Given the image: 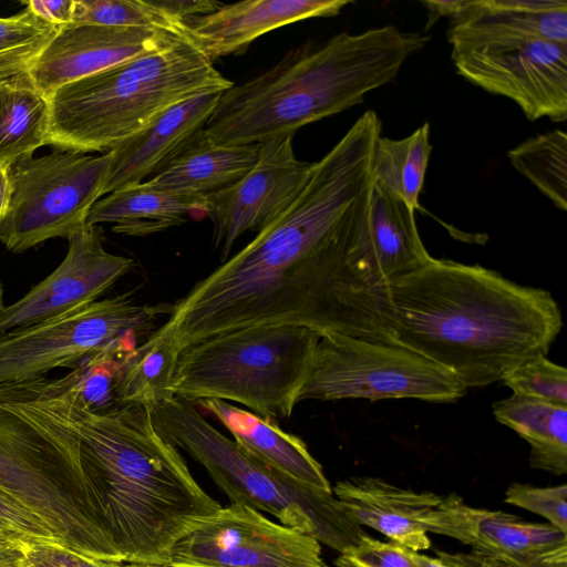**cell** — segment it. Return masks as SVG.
<instances>
[{"label":"cell","instance_id":"obj_1","mask_svg":"<svg viewBox=\"0 0 567 567\" xmlns=\"http://www.w3.org/2000/svg\"><path fill=\"white\" fill-rule=\"evenodd\" d=\"M370 203L358 172L319 159L284 215L171 305L155 331L179 352L262 324L394 343L389 292L370 287L352 264Z\"/></svg>","mask_w":567,"mask_h":567},{"label":"cell","instance_id":"obj_2","mask_svg":"<svg viewBox=\"0 0 567 567\" xmlns=\"http://www.w3.org/2000/svg\"><path fill=\"white\" fill-rule=\"evenodd\" d=\"M0 405L73 455L84 509L110 561L168 564L174 546L221 508L156 430L150 409L92 410L74 369L59 379L0 384Z\"/></svg>","mask_w":567,"mask_h":567},{"label":"cell","instance_id":"obj_3","mask_svg":"<svg viewBox=\"0 0 567 567\" xmlns=\"http://www.w3.org/2000/svg\"><path fill=\"white\" fill-rule=\"evenodd\" d=\"M388 292L393 342L466 388L502 381L525 361L547 355L563 327L549 291L481 265L433 258Z\"/></svg>","mask_w":567,"mask_h":567},{"label":"cell","instance_id":"obj_4","mask_svg":"<svg viewBox=\"0 0 567 567\" xmlns=\"http://www.w3.org/2000/svg\"><path fill=\"white\" fill-rule=\"evenodd\" d=\"M430 40L393 25L341 32L289 51L269 70L221 92L202 133L221 144H257L363 102Z\"/></svg>","mask_w":567,"mask_h":567},{"label":"cell","instance_id":"obj_5","mask_svg":"<svg viewBox=\"0 0 567 567\" xmlns=\"http://www.w3.org/2000/svg\"><path fill=\"white\" fill-rule=\"evenodd\" d=\"M231 85L192 42L179 37L163 49L51 93L47 145L82 153L109 151L177 102Z\"/></svg>","mask_w":567,"mask_h":567},{"label":"cell","instance_id":"obj_6","mask_svg":"<svg viewBox=\"0 0 567 567\" xmlns=\"http://www.w3.org/2000/svg\"><path fill=\"white\" fill-rule=\"evenodd\" d=\"M320 336L298 326L262 324L216 334L185 348L171 391L196 403H240L271 419L289 417Z\"/></svg>","mask_w":567,"mask_h":567},{"label":"cell","instance_id":"obj_7","mask_svg":"<svg viewBox=\"0 0 567 567\" xmlns=\"http://www.w3.org/2000/svg\"><path fill=\"white\" fill-rule=\"evenodd\" d=\"M151 414L159 434L199 463L230 504L270 514L317 539L333 519L332 494L306 488L259 462L217 431L194 402L172 396Z\"/></svg>","mask_w":567,"mask_h":567},{"label":"cell","instance_id":"obj_8","mask_svg":"<svg viewBox=\"0 0 567 567\" xmlns=\"http://www.w3.org/2000/svg\"><path fill=\"white\" fill-rule=\"evenodd\" d=\"M0 488L41 517L63 547L107 560L81 499L75 458L35 424L3 405Z\"/></svg>","mask_w":567,"mask_h":567},{"label":"cell","instance_id":"obj_9","mask_svg":"<svg viewBox=\"0 0 567 567\" xmlns=\"http://www.w3.org/2000/svg\"><path fill=\"white\" fill-rule=\"evenodd\" d=\"M171 306H141L117 295L0 337V384L40 379L56 368L79 367L112 349H135Z\"/></svg>","mask_w":567,"mask_h":567},{"label":"cell","instance_id":"obj_10","mask_svg":"<svg viewBox=\"0 0 567 567\" xmlns=\"http://www.w3.org/2000/svg\"><path fill=\"white\" fill-rule=\"evenodd\" d=\"M466 389L445 369L399 344L331 336L319 339L298 400L453 403Z\"/></svg>","mask_w":567,"mask_h":567},{"label":"cell","instance_id":"obj_11","mask_svg":"<svg viewBox=\"0 0 567 567\" xmlns=\"http://www.w3.org/2000/svg\"><path fill=\"white\" fill-rule=\"evenodd\" d=\"M110 154L56 150L24 158L8 169L10 199L0 223V241L22 252L48 239H68L86 224L101 196Z\"/></svg>","mask_w":567,"mask_h":567},{"label":"cell","instance_id":"obj_12","mask_svg":"<svg viewBox=\"0 0 567 567\" xmlns=\"http://www.w3.org/2000/svg\"><path fill=\"white\" fill-rule=\"evenodd\" d=\"M456 73L512 100L529 121L567 117V44L512 37L451 44Z\"/></svg>","mask_w":567,"mask_h":567},{"label":"cell","instance_id":"obj_13","mask_svg":"<svg viewBox=\"0 0 567 567\" xmlns=\"http://www.w3.org/2000/svg\"><path fill=\"white\" fill-rule=\"evenodd\" d=\"M173 567H329L319 540L240 504L221 507L173 548Z\"/></svg>","mask_w":567,"mask_h":567},{"label":"cell","instance_id":"obj_14","mask_svg":"<svg viewBox=\"0 0 567 567\" xmlns=\"http://www.w3.org/2000/svg\"><path fill=\"white\" fill-rule=\"evenodd\" d=\"M427 533L472 547L451 556L471 567H567V534L550 524L526 523L502 511L475 508L456 494L423 518Z\"/></svg>","mask_w":567,"mask_h":567},{"label":"cell","instance_id":"obj_15","mask_svg":"<svg viewBox=\"0 0 567 567\" xmlns=\"http://www.w3.org/2000/svg\"><path fill=\"white\" fill-rule=\"evenodd\" d=\"M313 163L297 158L292 136L260 143L252 168L234 184L206 195L205 214L213 224V241L220 260L228 259L237 239L257 235L291 206L307 184Z\"/></svg>","mask_w":567,"mask_h":567},{"label":"cell","instance_id":"obj_16","mask_svg":"<svg viewBox=\"0 0 567 567\" xmlns=\"http://www.w3.org/2000/svg\"><path fill=\"white\" fill-rule=\"evenodd\" d=\"M68 243L63 261L0 313V337L97 300L134 266L132 258L105 250L99 225L85 224L69 236Z\"/></svg>","mask_w":567,"mask_h":567},{"label":"cell","instance_id":"obj_17","mask_svg":"<svg viewBox=\"0 0 567 567\" xmlns=\"http://www.w3.org/2000/svg\"><path fill=\"white\" fill-rule=\"evenodd\" d=\"M179 37L156 29L72 22L60 27L24 75L49 97L68 83L163 49Z\"/></svg>","mask_w":567,"mask_h":567},{"label":"cell","instance_id":"obj_18","mask_svg":"<svg viewBox=\"0 0 567 567\" xmlns=\"http://www.w3.org/2000/svg\"><path fill=\"white\" fill-rule=\"evenodd\" d=\"M223 91L177 102L111 150L101 196L138 185L159 173L200 133Z\"/></svg>","mask_w":567,"mask_h":567},{"label":"cell","instance_id":"obj_19","mask_svg":"<svg viewBox=\"0 0 567 567\" xmlns=\"http://www.w3.org/2000/svg\"><path fill=\"white\" fill-rule=\"evenodd\" d=\"M414 212L374 182L369 216L352 252L355 270L370 287L388 291L391 282L433 259L420 237Z\"/></svg>","mask_w":567,"mask_h":567},{"label":"cell","instance_id":"obj_20","mask_svg":"<svg viewBox=\"0 0 567 567\" xmlns=\"http://www.w3.org/2000/svg\"><path fill=\"white\" fill-rule=\"evenodd\" d=\"M348 0H249L221 4L185 23L182 34L210 62L244 51L255 39L287 24L338 16Z\"/></svg>","mask_w":567,"mask_h":567},{"label":"cell","instance_id":"obj_21","mask_svg":"<svg viewBox=\"0 0 567 567\" xmlns=\"http://www.w3.org/2000/svg\"><path fill=\"white\" fill-rule=\"evenodd\" d=\"M333 492L340 511L353 524L369 526L413 551L431 546L423 518L441 503L439 495L370 476L340 481Z\"/></svg>","mask_w":567,"mask_h":567},{"label":"cell","instance_id":"obj_22","mask_svg":"<svg viewBox=\"0 0 567 567\" xmlns=\"http://www.w3.org/2000/svg\"><path fill=\"white\" fill-rule=\"evenodd\" d=\"M233 435L246 453L290 481L316 492L332 494L322 466L310 454L306 443L285 432L275 419L264 417L218 399L195 403Z\"/></svg>","mask_w":567,"mask_h":567},{"label":"cell","instance_id":"obj_23","mask_svg":"<svg viewBox=\"0 0 567 567\" xmlns=\"http://www.w3.org/2000/svg\"><path fill=\"white\" fill-rule=\"evenodd\" d=\"M532 37L567 44L566 0H466L450 19V44Z\"/></svg>","mask_w":567,"mask_h":567},{"label":"cell","instance_id":"obj_24","mask_svg":"<svg viewBox=\"0 0 567 567\" xmlns=\"http://www.w3.org/2000/svg\"><path fill=\"white\" fill-rule=\"evenodd\" d=\"M260 143L221 144L202 132L159 173L143 182L163 192L208 195L248 173L259 156Z\"/></svg>","mask_w":567,"mask_h":567},{"label":"cell","instance_id":"obj_25","mask_svg":"<svg viewBox=\"0 0 567 567\" xmlns=\"http://www.w3.org/2000/svg\"><path fill=\"white\" fill-rule=\"evenodd\" d=\"M205 208V195L156 190L141 183L96 200L86 224L113 223L114 233L142 237L179 226L186 216L193 212L204 213Z\"/></svg>","mask_w":567,"mask_h":567},{"label":"cell","instance_id":"obj_26","mask_svg":"<svg viewBox=\"0 0 567 567\" xmlns=\"http://www.w3.org/2000/svg\"><path fill=\"white\" fill-rule=\"evenodd\" d=\"M493 415L529 444L530 467L567 473V406L513 393L493 404Z\"/></svg>","mask_w":567,"mask_h":567},{"label":"cell","instance_id":"obj_27","mask_svg":"<svg viewBox=\"0 0 567 567\" xmlns=\"http://www.w3.org/2000/svg\"><path fill=\"white\" fill-rule=\"evenodd\" d=\"M49 99L24 74L0 80V167L9 169L47 145Z\"/></svg>","mask_w":567,"mask_h":567},{"label":"cell","instance_id":"obj_28","mask_svg":"<svg viewBox=\"0 0 567 567\" xmlns=\"http://www.w3.org/2000/svg\"><path fill=\"white\" fill-rule=\"evenodd\" d=\"M175 343L155 330L130 357L117 386L120 405L152 410L174 396L171 386L179 357Z\"/></svg>","mask_w":567,"mask_h":567},{"label":"cell","instance_id":"obj_29","mask_svg":"<svg viewBox=\"0 0 567 567\" xmlns=\"http://www.w3.org/2000/svg\"><path fill=\"white\" fill-rule=\"evenodd\" d=\"M431 152L427 122L404 138L380 136L373 155L374 181L415 210Z\"/></svg>","mask_w":567,"mask_h":567},{"label":"cell","instance_id":"obj_30","mask_svg":"<svg viewBox=\"0 0 567 567\" xmlns=\"http://www.w3.org/2000/svg\"><path fill=\"white\" fill-rule=\"evenodd\" d=\"M512 166L558 209L567 210V135L553 130L507 152Z\"/></svg>","mask_w":567,"mask_h":567},{"label":"cell","instance_id":"obj_31","mask_svg":"<svg viewBox=\"0 0 567 567\" xmlns=\"http://www.w3.org/2000/svg\"><path fill=\"white\" fill-rule=\"evenodd\" d=\"M59 29L27 7L0 18V80L25 74Z\"/></svg>","mask_w":567,"mask_h":567},{"label":"cell","instance_id":"obj_32","mask_svg":"<svg viewBox=\"0 0 567 567\" xmlns=\"http://www.w3.org/2000/svg\"><path fill=\"white\" fill-rule=\"evenodd\" d=\"M72 22L156 29L178 35H183L184 29V25L156 8L152 0H75Z\"/></svg>","mask_w":567,"mask_h":567},{"label":"cell","instance_id":"obj_33","mask_svg":"<svg viewBox=\"0 0 567 567\" xmlns=\"http://www.w3.org/2000/svg\"><path fill=\"white\" fill-rule=\"evenodd\" d=\"M502 381L514 394L567 406V370L546 355L525 361Z\"/></svg>","mask_w":567,"mask_h":567},{"label":"cell","instance_id":"obj_34","mask_svg":"<svg viewBox=\"0 0 567 567\" xmlns=\"http://www.w3.org/2000/svg\"><path fill=\"white\" fill-rule=\"evenodd\" d=\"M33 544L61 545L41 517L0 488V546L23 549Z\"/></svg>","mask_w":567,"mask_h":567},{"label":"cell","instance_id":"obj_35","mask_svg":"<svg viewBox=\"0 0 567 567\" xmlns=\"http://www.w3.org/2000/svg\"><path fill=\"white\" fill-rule=\"evenodd\" d=\"M505 502L549 520V524L567 534V485L535 487L514 483L505 493Z\"/></svg>","mask_w":567,"mask_h":567},{"label":"cell","instance_id":"obj_36","mask_svg":"<svg viewBox=\"0 0 567 567\" xmlns=\"http://www.w3.org/2000/svg\"><path fill=\"white\" fill-rule=\"evenodd\" d=\"M334 564L337 567H417L409 556L408 548L368 535L344 547Z\"/></svg>","mask_w":567,"mask_h":567},{"label":"cell","instance_id":"obj_37","mask_svg":"<svg viewBox=\"0 0 567 567\" xmlns=\"http://www.w3.org/2000/svg\"><path fill=\"white\" fill-rule=\"evenodd\" d=\"M22 553V567H116L115 561L86 557L59 544H33Z\"/></svg>","mask_w":567,"mask_h":567},{"label":"cell","instance_id":"obj_38","mask_svg":"<svg viewBox=\"0 0 567 567\" xmlns=\"http://www.w3.org/2000/svg\"><path fill=\"white\" fill-rule=\"evenodd\" d=\"M152 2L182 25L194 18L214 12L223 4L213 0H152Z\"/></svg>","mask_w":567,"mask_h":567},{"label":"cell","instance_id":"obj_39","mask_svg":"<svg viewBox=\"0 0 567 567\" xmlns=\"http://www.w3.org/2000/svg\"><path fill=\"white\" fill-rule=\"evenodd\" d=\"M24 3L35 16L47 22L59 27L72 23L75 0H29Z\"/></svg>","mask_w":567,"mask_h":567},{"label":"cell","instance_id":"obj_40","mask_svg":"<svg viewBox=\"0 0 567 567\" xmlns=\"http://www.w3.org/2000/svg\"><path fill=\"white\" fill-rule=\"evenodd\" d=\"M465 3L466 0L422 1V4L427 11L425 30H429L441 17H447L451 19L465 6Z\"/></svg>","mask_w":567,"mask_h":567},{"label":"cell","instance_id":"obj_41","mask_svg":"<svg viewBox=\"0 0 567 567\" xmlns=\"http://www.w3.org/2000/svg\"><path fill=\"white\" fill-rule=\"evenodd\" d=\"M437 558H431L409 549V556L417 567H471L455 560L451 554L437 551Z\"/></svg>","mask_w":567,"mask_h":567},{"label":"cell","instance_id":"obj_42","mask_svg":"<svg viewBox=\"0 0 567 567\" xmlns=\"http://www.w3.org/2000/svg\"><path fill=\"white\" fill-rule=\"evenodd\" d=\"M22 549L0 546V567H22Z\"/></svg>","mask_w":567,"mask_h":567},{"label":"cell","instance_id":"obj_43","mask_svg":"<svg viewBox=\"0 0 567 567\" xmlns=\"http://www.w3.org/2000/svg\"><path fill=\"white\" fill-rule=\"evenodd\" d=\"M10 199V182L8 169L0 167V223L6 215Z\"/></svg>","mask_w":567,"mask_h":567},{"label":"cell","instance_id":"obj_44","mask_svg":"<svg viewBox=\"0 0 567 567\" xmlns=\"http://www.w3.org/2000/svg\"><path fill=\"white\" fill-rule=\"evenodd\" d=\"M116 567H173L168 564H140V563H115Z\"/></svg>","mask_w":567,"mask_h":567},{"label":"cell","instance_id":"obj_45","mask_svg":"<svg viewBox=\"0 0 567 567\" xmlns=\"http://www.w3.org/2000/svg\"><path fill=\"white\" fill-rule=\"evenodd\" d=\"M6 307L7 306H4V301H3V285L0 279V313L6 309Z\"/></svg>","mask_w":567,"mask_h":567}]
</instances>
